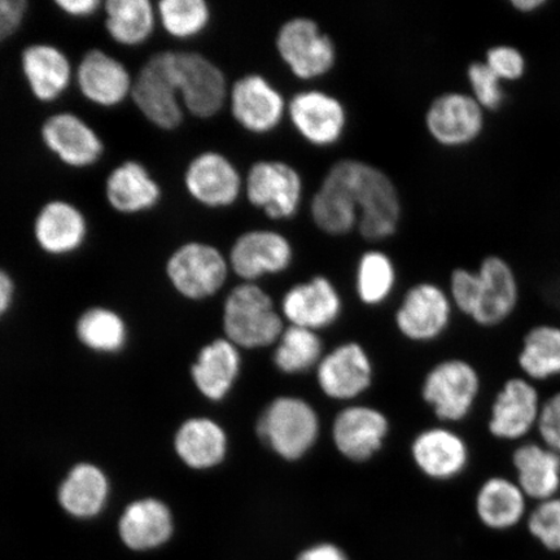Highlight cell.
I'll use <instances>...</instances> for the list:
<instances>
[{
	"instance_id": "1",
	"label": "cell",
	"mask_w": 560,
	"mask_h": 560,
	"mask_svg": "<svg viewBox=\"0 0 560 560\" xmlns=\"http://www.w3.org/2000/svg\"><path fill=\"white\" fill-rule=\"evenodd\" d=\"M346 187L359 212V234L377 243L395 236L402 219V205L395 182L380 167L357 159L336 161L327 171Z\"/></svg>"
},
{
	"instance_id": "2",
	"label": "cell",
	"mask_w": 560,
	"mask_h": 560,
	"mask_svg": "<svg viewBox=\"0 0 560 560\" xmlns=\"http://www.w3.org/2000/svg\"><path fill=\"white\" fill-rule=\"evenodd\" d=\"M223 330L240 349H262L276 346L285 326L269 293L257 283L243 282L223 305Z\"/></svg>"
},
{
	"instance_id": "3",
	"label": "cell",
	"mask_w": 560,
	"mask_h": 560,
	"mask_svg": "<svg viewBox=\"0 0 560 560\" xmlns=\"http://www.w3.org/2000/svg\"><path fill=\"white\" fill-rule=\"evenodd\" d=\"M257 436L279 458L295 462L317 444L320 420L314 406L298 396L275 398L256 424Z\"/></svg>"
},
{
	"instance_id": "4",
	"label": "cell",
	"mask_w": 560,
	"mask_h": 560,
	"mask_svg": "<svg viewBox=\"0 0 560 560\" xmlns=\"http://www.w3.org/2000/svg\"><path fill=\"white\" fill-rule=\"evenodd\" d=\"M177 51L165 50L150 56L135 75L131 102L139 114L156 129L174 131L185 122L177 81Z\"/></svg>"
},
{
	"instance_id": "5",
	"label": "cell",
	"mask_w": 560,
	"mask_h": 560,
	"mask_svg": "<svg viewBox=\"0 0 560 560\" xmlns=\"http://www.w3.org/2000/svg\"><path fill=\"white\" fill-rule=\"evenodd\" d=\"M276 48L280 60L300 81L324 79L338 61L334 39L311 18H292L280 25Z\"/></svg>"
},
{
	"instance_id": "6",
	"label": "cell",
	"mask_w": 560,
	"mask_h": 560,
	"mask_svg": "<svg viewBox=\"0 0 560 560\" xmlns=\"http://www.w3.org/2000/svg\"><path fill=\"white\" fill-rule=\"evenodd\" d=\"M249 205L272 221L295 219L304 199L303 175L282 160H258L244 177Z\"/></svg>"
},
{
	"instance_id": "7",
	"label": "cell",
	"mask_w": 560,
	"mask_h": 560,
	"mask_svg": "<svg viewBox=\"0 0 560 560\" xmlns=\"http://www.w3.org/2000/svg\"><path fill=\"white\" fill-rule=\"evenodd\" d=\"M230 271L228 256L215 245L200 241L180 244L166 262L174 290L190 300L214 296L226 284Z\"/></svg>"
},
{
	"instance_id": "8",
	"label": "cell",
	"mask_w": 560,
	"mask_h": 560,
	"mask_svg": "<svg viewBox=\"0 0 560 560\" xmlns=\"http://www.w3.org/2000/svg\"><path fill=\"white\" fill-rule=\"evenodd\" d=\"M481 392V377L472 363L451 359L433 366L422 387V397L445 423H458L471 415Z\"/></svg>"
},
{
	"instance_id": "9",
	"label": "cell",
	"mask_w": 560,
	"mask_h": 560,
	"mask_svg": "<svg viewBox=\"0 0 560 560\" xmlns=\"http://www.w3.org/2000/svg\"><path fill=\"white\" fill-rule=\"evenodd\" d=\"M521 285L516 272L505 258L490 255L476 269V282L467 317L485 328L508 322L520 306Z\"/></svg>"
},
{
	"instance_id": "10",
	"label": "cell",
	"mask_w": 560,
	"mask_h": 560,
	"mask_svg": "<svg viewBox=\"0 0 560 560\" xmlns=\"http://www.w3.org/2000/svg\"><path fill=\"white\" fill-rule=\"evenodd\" d=\"M177 81L186 114L199 120L220 115L229 102L230 83L225 72L198 51H177Z\"/></svg>"
},
{
	"instance_id": "11",
	"label": "cell",
	"mask_w": 560,
	"mask_h": 560,
	"mask_svg": "<svg viewBox=\"0 0 560 560\" xmlns=\"http://www.w3.org/2000/svg\"><path fill=\"white\" fill-rule=\"evenodd\" d=\"M425 130L445 149H465L486 130L487 112L470 93L446 91L433 100L424 114Z\"/></svg>"
},
{
	"instance_id": "12",
	"label": "cell",
	"mask_w": 560,
	"mask_h": 560,
	"mask_svg": "<svg viewBox=\"0 0 560 560\" xmlns=\"http://www.w3.org/2000/svg\"><path fill=\"white\" fill-rule=\"evenodd\" d=\"M542 402L536 383L523 375L510 377L490 406V435L505 443H524L537 430Z\"/></svg>"
},
{
	"instance_id": "13",
	"label": "cell",
	"mask_w": 560,
	"mask_h": 560,
	"mask_svg": "<svg viewBox=\"0 0 560 560\" xmlns=\"http://www.w3.org/2000/svg\"><path fill=\"white\" fill-rule=\"evenodd\" d=\"M228 107L243 130L266 136L282 125L289 102L265 75L247 73L231 83Z\"/></svg>"
},
{
	"instance_id": "14",
	"label": "cell",
	"mask_w": 560,
	"mask_h": 560,
	"mask_svg": "<svg viewBox=\"0 0 560 560\" xmlns=\"http://www.w3.org/2000/svg\"><path fill=\"white\" fill-rule=\"evenodd\" d=\"M45 149L70 170L85 171L101 163L103 139L85 118L70 110L55 112L40 126Z\"/></svg>"
},
{
	"instance_id": "15",
	"label": "cell",
	"mask_w": 560,
	"mask_h": 560,
	"mask_svg": "<svg viewBox=\"0 0 560 560\" xmlns=\"http://www.w3.org/2000/svg\"><path fill=\"white\" fill-rule=\"evenodd\" d=\"M184 186L196 205L208 209L233 207L244 195V177L233 160L213 150L188 161Z\"/></svg>"
},
{
	"instance_id": "16",
	"label": "cell",
	"mask_w": 560,
	"mask_h": 560,
	"mask_svg": "<svg viewBox=\"0 0 560 560\" xmlns=\"http://www.w3.org/2000/svg\"><path fill=\"white\" fill-rule=\"evenodd\" d=\"M231 271L243 282L256 283L266 276L289 270L295 260V249L289 237L270 229L244 231L229 252Z\"/></svg>"
},
{
	"instance_id": "17",
	"label": "cell",
	"mask_w": 560,
	"mask_h": 560,
	"mask_svg": "<svg viewBox=\"0 0 560 560\" xmlns=\"http://www.w3.org/2000/svg\"><path fill=\"white\" fill-rule=\"evenodd\" d=\"M287 116L298 135L319 149L338 144L348 128L345 103L318 89L301 90L293 95Z\"/></svg>"
},
{
	"instance_id": "18",
	"label": "cell",
	"mask_w": 560,
	"mask_h": 560,
	"mask_svg": "<svg viewBox=\"0 0 560 560\" xmlns=\"http://www.w3.org/2000/svg\"><path fill=\"white\" fill-rule=\"evenodd\" d=\"M74 85L90 104L114 109L131 100L135 75L116 56L90 48L75 66Z\"/></svg>"
},
{
	"instance_id": "19",
	"label": "cell",
	"mask_w": 560,
	"mask_h": 560,
	"mask_svg": "<svg viewBox=\"0 0 560 560\" xmlns=\"http://www.w3.org/2000/svg\"><path fill=\"white\" fill-rule=\"evenodd\" d=\"M453 310L450 293L440 285L418 283L405 293L396 313V326L410 341H433L450 327Z\"/></svg>"
},
{
	"instance_id": "20",
	"label": "cell",
	"mask_w": 560,
	"mask_h": 560,
	"mask_svg": "<svg viewBox=\"0 0 560 560\" xmlns=\"http://www.w3.org/2000/svg\"><path fill=\"white\" fill-rule=\"evenodd\" d=\"M318 387L335 401H353L373 384L374 368L366 349L349 341L324 355L315 369Z\"/></svg>"
},
{
	"instance_id": "21",
	"label": "cell",
	"mask_w": 560,
	"mask_h": 560,
	"mask_svg": "<svg viewBox=\"0 0 560 560\" xmlns=\"http://www.w3.org/2000/svg\"><path fill=\"white\" fill-rule=\"evenodd\" d=\"M89 233L85 212L66 199L45 202L34 217L35 244L48 256L65 257L75 254L88 242Z\"/></svg>"
},
{
	"instance_id": "22",
	"label": "cell",
	"mask_w": 560,
	"mask_h": 560,
	"mask_svg": "<svg viewBox=\"0 0 560 560\" xmlns=\"http://www.w3.org/2000/svg\"><path fill=\"white\" fill-rule=\"evenodd\" d=\"M20 67L32 96L42 104L59 102L74 83L75 66L66 51L47 42L24 47Z\"/></svg>"
},
{
	"instance_id": "23",
	"label": "cell",
	"mask_w": 560,
	"mask_h": 560,
	"mask_svg": "<svg viewBox=\"0 0 560 560\" xmlns=\"http://www.w3.org/2000/svg\"><path fill=\"white\" fill-rule=\"evenodd\" d=\"M342 300L338 289L325 276H315L291 287L284 293L280 313L290 326L318 332L340 318Z\"/></svg>"
},
{
	"instance_id": "24",
	"label": "cell",
	"mask_w": 560,
	"mask_h": 560,
	"mask_svg": "<svg viewBox=\"0 0 560 560\" xmlns=\"http://www.w3.org/2000/svg\"><path fill=\"white\" fill-rule=\"evenodd\" d=\"M389 433L388 418L371 406L350 405L338 412L332 424V441L342 457L366 462L382 451Z\"/></svg>"
},
{
	"instance_id": "25",
	"label": "cell",
	"mask_w": 560,
	"mask_h": 560,
	"mask_svg": "<svg viewBox=\"0 0 560 560\" xmlns=\"http://www.w3.org/2000/svg\"><path fill=\"white\" fill-rule=\"evenodd\" d=\"M104 196L118 214L137 215L158 208L164 192L149 167L138 160H125L105 178Z\"/></svg>"
},
{
	"instance_id": "26",
	"label": "cell",
	"mask_w": 560,
	"mask_h": 560,
	"mask_svg": "<svg viewBox=\"0 0 560 560\" xmlns=\"http://www.w3.org/2000/svg\"><path fill=\"white\" fill-rule=\"evenodd\" d=\"M411 457L419 471L432 480L458 478L470 464V447L459 433L447 427H433L412 441Z\"/></svg>"
},
{
	"instance_id": "27",
	"label": "cell",
	"mask_w": 560,
	"mask_h": 560,
	"mask_svg": "<svg viewBox=\"0 0 560 560\" xmlns=\"http://www.w3.org/2000/svg\"><path fill=\"white\" fill-rule=\"evenodd\" d=\"M514 479L528 500L541 502L560 493V454L540 443L524 441L511 455Z\"/></svg>"
},
{
	"instance_id": "28",
	"label": "cell",
	"mask_w": 560,
	"mask_h": 560,
	"mask_svg": "<svg viewBox=\"0 0 560 560\" xmlns=\"http://www.w3.org/2000/svg\"><path fill=\"white\" fill-rule=\"evenodd\" d=\"M475 510L488 529L510 530L527 520L528 497L514 478L490 476L476 494Z\"/></svg>"
},
{
	"instance_id": "29",
	"label": "cell",
	"mask_w": 560,
	"mask_h": 560,
	"mask_svg": "<svg viewBox=\"0 0 560 560\" xmlns=\"http://www.w3.org/2000/svg\"><path fill=\"white\" fill-rule=\"evenodd\" d=\"M173 530L171 510L165 503L153 499L132 502L125 509L118 523L122 542L135 551L160 548L171 540Z\"/></svg>"
},
{
	"instance_id": "30",
	"label": "cell",
	"mask_w": 560,
	"mask_h": 560,
	"mask_svg": "<svg viewBox=\"0 0 560 560\" xmlns=\"http://www.w3.org/2000/svg\"><path fill=\"white\" fill-rule=\"evenodd\" d=\"M241 349L225 339H217L201 349L192 366L196 387L210 401H222L240 377Z\"/></svg>"
},
{
	"instance_id": "31",
	"label": "cell",
	"mask_w": 560,
	"mask_h": 560,
	"mask_svg": "<svg viewBox=\"0 0 560 560\" xmlns=\"http://www.w3.org/2000/svg\"><path fill=\"white\" fill-rule=\"evenodd\" d=\"M103 13L105 32L122 47L145 45L159 25L156 3L151 0H107Z\"/></svg>"
},
{
	"instance_id": "32",
	"label": "cell",
	"mask_w": 560,
	"mask_h": 560,
	"mask_svg": "<svg viewBox=\"0 0 560 560\" xmlns=\"http://www.w3.org/2000/svg\"><path fill=\"white\" fill-rule=\"evenodd\" d=\"M229 440L225 430L214 420L192 418L182 424L175 438V451L187 466L208 470L226 458Z\"/></svg>"
},
{
	"instance_id": "33",
	"label": "cell",
	"mask_w": 560,
	"mask_h": 560,
	"mask_svg": "<svg viewBox=\"0 0 560 560\" xmlns=\"http://www.w3.org/2000/svg\"><path fill=\"white\" fill-rule=\"evenodd\" d=\"M517 366L536 384L560 377V326L536 325L523 336Z\"/></svg>"
},
{
	"instance_id": "34",
	"label": "cell",
	"mask_w": 560,
	"mask_h": 560,
	"mask_svg": "<svg viewBox=\"0 0 560 560\" xmlns=\"http://www.w3.org/2000/svg\"><path fill=\"white\" fill-rule=\"evenodd\" d=\"M312 221L328 236H346L359 228L360 215L345 186L325 175L311 205Z\"/></svg>"
},
{
	"instance_id": "35",
	"label": "cell",
	"mask_w": 560,
	"mask_h": 560,
	"mask_svg": "<svg viewBox=\"0 0 560 560\" xmlns=\"http://www.w3.org/2000/svg\"><path fill=\"white\" fill-rule=\"evenodd\" d=\"M108 481L100 468L82 464L69 472L59 490V501L69 515L91 520L102 513L108 499Z\"/></svg>"
},
{
	"instance_id": "36",
	"label": "cell",
	"mask_w": 560,
	"mask_h": 560,
	"mask_svg": "<svg viewBox=\"0 0 560 560\" xmlns=\"http://www.w3.org/2000/svg\"><path fill=\"white\" fill-rule=\"evenodd\" d=\"M324 355V342L318 332L289 326L276 345L272 361L280 373L296 375L317 369Z\"/></svg>"
},
{
	"instance_id": "37",
	"label": "cell",
	"mask_w": 560,
	"mask_h": 560,
	"mask_svg": "<svg viewBox=\"0 0 560 560\" xmlns=\"http://www.w3.org/2000/svg\"><path fill=\"white\" fill-rule=\"evenodd\" d=\"M156 10L161 30L178 40L200 37L213 18L207 0H160Z\"/></svg>"
},
{
	"instance_id": "38",
	"label": "cell",
	"mask_w": 560,
	"mask_h": 560,
	"mask_svg": "<svg viewBox=\"0 0 560 560\" xmlns=\"http://www.w3.org/2000/svg\"><path fill=\"white\" fill-rule=\"evenodd\" d=\"M397 283V270L385 252L371 249L360 257L355 292L362 304L377 306L389 299Z\"/></svg>"
},
{
	"instance_id": "39",
	"label": "cell",
	"mask_w": 560,
	"mask_h": 560,
	"mask_svg": "<svg viewBox=\"0 0 560 560\" xmlns=\"http://www.w3.org/2000/svg\"><path fill=\"white\" fill-rule=\"evenodd\" d=\"M77 334L83 345L97 352H117L126 340V328L120 315L104 307H94L83 314Z\"/></svg>"
},
{
	"instance_id": "40",
	"label": "cell",
	"mask_w": 560,
	"mask_h": 560,
	"mask_svg": "<svg viewBox=\"0 0 560 560\" xmlns=\"http://www.w3.org/2000/svg\"><path fill=\"white\" fill-rule=\"evenodd\" d=\"M466 77L470 95L487 114L499 112L505 105V83L489 69L485 61H472L467 67Z\"/></svg>"
},
{
	"instance_id": "41",
	"label": "cell",
	"mask_w": 560,
	"mask_h": 560,
	"mask_svg": "<svg viewBox=\"0 0 560 560\" xmlns=\"http://www.w3.org/2000/svg\"><path fill=\"white\" fill-rule=\"evenodd\" d=\"M529 535L546 550L560 552V494L537 502L529 510L527 520Z\"/></svg>"
},
{
	"instance_id": "42",
	"label": "cell",
	"mask_w": 560,
	"mask_h": 560,
	"mask_svg": "<svg viewBox=\"0 0 560 560\" xmlns=\"http://www.w3.org/2000/svg\"><path fill=\"white\" fill-rule=\"evenodd\" d=\"M482 61L503 83L520 82L528 70L527 59L520 48L505 44L489 47Z\"/></svg>"
},
{
	"instance_id": "43",
	"label": "cell",
	"mask_w": 560,
	"mask_h": 560,
	"mask_svg": "<svg viewBox=\"0 0 560 560\" xmlns=\"http://www.w3.org/2000/svg\"><path fill=\"white\" fill-rule=\"evenodd\" d=\"M536 432L540 443L560 454V390L544 398Z\"/></svg>"
},
{
	"instance_id": "44",
	"label": "cell",
	"mask_w": 560,
	"mask_h": 560,
	"mask_svg": "<svg viewBox=\"0 0 560 560\" xmlns=\"http://www.w3.org/2000/svg\"><path fill=\"white\" fill-rule=\"evenodd\" d=\"M31 3L27 0H0V45L15 37L23 27Z\"/></svg>"
},
{
	"instance_id": "45",
	"label": "cell",
	"mask_w": 560,
	"mask_h": 560,
	"mask_svg": "<svg viewBox=\"0 0 560 560\" xmlns=\"http://www.w3.org/2000/svg\"><path fill=\"white\" fill-rule=\"evenodd\" d=\"M54 4L70 19L85 20L103 11L104 2L102 0H56Z\"/></svg>"
},
{
	"instance_id": "46",
	"label": "cell",
	"mask_w": 560,
	"mask_h": 560,
	"mask_svg": "<svg viewBox=\"0 0 560 560\" xmlns=\"http://www.w3.org/2000/svg\"><path fill=\"white\" fill-rule=\"evenodd\" d=\"M298 560H349L346 551L330 542L317 544L305 549Z\"/></svg>"
},
{
	"instance_id": "47",
	"label": "cell",
	"mask_w": 560,
	"mask_h": 560,
	"mask_svg": "<svg viewBox=\"0 0 560 560\" xmlns=\"http://www.w3.org/2000/svg\"><path fill=\"white\" fill-rule=\"evenodd\" d=\"M13 296H15V283L9 272L0 268V317L9 312Z\"/></svg>"
},
{
	"instance_id": "48",
	"label": "cell",
	"mask_w": 560,
	"mask_h": 560,
	"mask_svg": "<svg viewBox=\"0 0 560 560\" xmlns=\"http://www.w3.org/2000/svg\"><path fill=\"white\" fill-rule=\"evenodd\" d=\"M510 4L516 12L529 15V13L544 9L548 2L546 0H511Z\"/></svg>"
}]
</instances>
